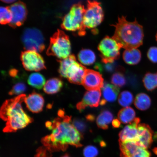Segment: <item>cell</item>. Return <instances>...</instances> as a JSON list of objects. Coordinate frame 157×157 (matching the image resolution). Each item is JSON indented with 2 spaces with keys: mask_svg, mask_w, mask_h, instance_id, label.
Listing matches in <instances>:
<instances>
[{
  "mask_svg": "<svg viewBox=\"0 0 157 157\" xmlns=\"http://www.w3.org/2000/svg\"><path fill=\"white\" fill-rule=\"evenodd\" d=\"M26 86L23 82H19L13 86L12 89L10 91L9 94L10 95H20L26 91Z\"/></svg>",
  "mask_w": 157,
  "mask_h": 157,
  "instance_id": "31",
  "label": "cell"
},
{
  "mask_svg": "<svg viewBox=\"0 0 157 157\" xmlns=\"http://www.w3.org/2000/svg\"><path fill=\"white\" fill-rule=\"evenodd\" d=\"M60 63L59 72L62 77L67 78L70 83L82 84L87 69L76 61L75 56L71 55Z\"/></svg>",
  "mask_w": 157,
  "mask_h": 157,
  "instance_id": "4",
  "label": "cell"
},
{
  "mask_svg": "<svg viewBox=\"0 0 157 157\" xmlns=\"http://www.w3.org/2000/svg\"><path fill=\"white\" fill-rule=\"evenodd\" d=\"M147 56L151 62L154 63H157V48L153 47L149 49Z\"/></svg>",
  "mask_w": 157,
  "mask_h": 157,
  "instance_id": "34",
  "label": "cell"
},
{
  "mask_svg": "<svg viewBox=\"0 0 157 157\" xmlns=\"http://www.w3.org/2000/svg\"><path fill=\"white\" fill-rule=\"evenodd\" d=\"M12 20L11 13L9 7H1L0 22L2 25L9 24Z\"/></svg>",
  "mask_w": 157,
  "mask_h": 157,
  "instance_id": "29",
  "label": "cell"
},
{
  "mask_svg": "<svg viewBox=\"0 0 157 157\" xmlns=\"http://www.w3.org/2000/svg\"><path fill=\"white\" fill-rule=\"evenodd\" d=\"M61 157H71L68 154H66L64 155L63 156H62Z\"/></svg>",
  "mask_w": 157,
  "mask_h": 157,
  "instance_id": "38",
  "label": "cell"
},
{
  "mask_svg": "<svg viewBox=\"0 0 157 157\" xmlns=\"http://www.w3.org/2000/svg\"><path fill=\"white\" fill-rule=\"evenodd\" d=\"M72 123L74 126L81 134H83L87 130V125L83 119H75L72 121Z\"/></svg>",
  "mask_w": 157,
  "mask_h": 157,
  "instance_id": "30",
  "label": "cell"
},
{
  "mask_svg": "<svg viewBox=\"0 0 157 157\" xmlns=\"http://www.w3.org/2000/svg\"><path fill=\"white\" fill-rule=\"evenodd\" d=\"M124 60L127 64L134 65L139 63L141 59V53L137 48L125 50L123 53Z\"/></svg>",
  "mask_w": 157,
  "mask_h": 157,
  "instance_id": "19",
  "label": "cell"
},
{
  "mask_svg": "<svg viewBox=\"0 0 157 157\" xmlns=\"http://www.w3.org/2000/svg\"><path fill=\"white\" fill-rule=\"evenodd\" d=\"M151 101L147 94L142 93L136 96L134 100V105L137 109L141 111H146L150 107Z\"/></svg>",
  "mask_w": 157,
  "mask_h": 157,
  "instance_id": "24",
  "label": "cell"
},
{
  "mask_svg": "<svg viewBox=\"0 0 157 157\" xmlns=\"http://www.w3.org/2000/svg\"><path fill=\"white\" fill-rule=\"evenodd\" d=\"M99 154V151L95 146H88L84 149L83 154L84 157H96Z\"/></svg>",
  "mask_w": 157,
  "mask_h": 157,
  "instance_id": "32",
  "label": "cell"
},
{
  "mask_svg": "<svg viewBox=\"0 0 157 157\" xmlns=\"http://www.w3.org/2000/svg\"><path fill=\"white\" fill-rule=\"evenodd\" d=\"M87 120L90 121H93L95 119V117L93 115H88L86 117Z\"/></svg>",
  "mask_w": 157,
  "mask_h": 157,
  "instance_id": "36",
  "label": "cell"
},
{
  "mask_svg": "<svg viewBox=\"0 0 157 157\" xmlns=\"http://www.w3.org/2000/svg\"><path fill=\"white\" fill-rule=\"evenodd\" d=\"M104 17L103 11L101 4L95 0H88L79 36L85 35L86 29H93L101 24L103 20Z\"/></svg>",
  "mask_w": 157,
  "mask_h": 157,
  "instance_id": "6",
  "label": "cell"
},
{
  "mask_svg": "<svg viewBox=\"0 0 157 157\" xmlns=\"http://www.w3.org/2000/svg\"><path fill=\"white\" fill-rule=\"evenodd\" d=\"M121 157H132L139 146L135 141H119Z\"/></svg>",
  "mask_w": 157,
  "mask_h": 157,
  "instance_id": "18",
  "label": "cell"
},
{
  "mask_svg": "<svg viewBox=\"0 0 157 157\" xmlns=\"http://www.w3.org/2000/svg\"><path fill=\"white\" fill-rule=\"evenodd\" d=\"M121 48L114 39L108 36L102 39L98 46L103 64L113 63L120 56Z\"/></svg>",
  "mask_w": 157,
  "mask_h": 157,
  "instance_id": "8",
  "label": "cell"
},
{
  "mask_svg": "<svg viewBox=\"0 0 157 157\" xmlns=\"http://www.w3.org/2000/svg\"><path fill=\"white\" fill-rule=\"evenodd\" d=\"M24 101L27 109L32 112L37 113L42 111L44 101L40 94L34 92L25 97Z\"/></svg>",
  "mask_w": 157,
  "mask_h": 157,
  "instance_id": "16",
  "label": "cell"
},
{
  "mask_svg": "<svg viewBox=\"0 0 157 157\" xmlns=\"http://www.w3.org/2000/svg\"><path fill=\"white\" fill-rule=\"evenodd\" d=\"M27 82L29 85L33 87L40 90L42 89L46 84V80L42 74L34 73L29 75Z\"/></svg>",
  "mask_w": 157,
  "mask_h": 157,
  "instance_id": "25",
  "label": "cell"
},
{
  "mask_svg": "<svg viewBox=\"0 0 157 157\" xmlns=\"http://www.w3.org/2000/svg\"><path fill=\"white\" fill-rule=\"evenodd\" d=\"M113 26L115 28L112 38L121 48L125 50L137 48L143 44L144 33L143 27L135 20L127 21L126 17H119L118 21Z\"/></svg>",
  "mask_w": 157,
  "mask_h": 157,
  "instance_id": "3",
  "label": "cell"
},
{
  "mask_svg": "<svg viewBox=\"0 0 157 157\" xmlns=\"http://www.w3.org/2000/svg\"><path fill=\"white\" fill-rule=\"evenodd\" d=\"M101 89L103 98L101 100L100 105H105L107 102H113L116 101L119 92L118 87L105 83Z\"/></svg>",
  "mask_w": 157,
  "mask_h": 157,
  "instance_id": "17",
  "label": "cell"
},
{
  "mask_svg": "<svg viewBox=\"0 0 157 157\" xmlns=\"http://www.w3.org/2000/svg\"><path fill=\"white\" fill-rule=\"evenodd\" d=\"M78 60L82 64L90 66L93 64L96 59L95 53L89 49H83L80 51L78 54Z\"/></svg>",
  "mask_w": 157,
  "mask_h": 157,
  "instance_id": "23",
  "label": "cell"
},
{
  "mask_svg": "<svg viewBox=\"0 0 157 157\" xmlns=\"http://www.w3.org/2000/svg\"><path fill=\"white\" fill-rule=\"evenodd\" d=\"M123 71H120L115 72L111 77V83L118 87H123L126 83V79Z\"/></svg>",
  "mask_w": 157,
  "mask_h": 157,
  "instance_id": "28",
  "label": "cell"
},
{
  "mask_svg": "<svg viewBox=\"0 0 157 157\" xmlns=\"http://www.w3.org/2000/svg\"><path fill=\"white\" fill-rule=\"evenodd\" d=\"M71 44L68 36L63 31L58 30L50 39L46 53L49 56H53L64 59L70 56Z\"/></svg>",
  "mask_w": 157,
  "mask_h": 157,
  "instance_id": "5",
  "label": "cell"
},
{
  "mask_svg": "<svg viewBox=\"0 0 157 157\" xmlns=\"http://www.w3.org/2000/svg\"><path fill=\"white\" fill-rule=\"evenodd\" d=\"M151 154L147 149L139 147L132 157H151Z\"/></svg>",
  "mask_w": 157,
  "mask_h": 157,
  "instance_id": "33",
  "label": "cell"
},
{
  "mask_svg": "<svg viewBox=\"0 0 157 157\" xmlns=\"http://www.w3.org/2000/svg\"><path fill=\"white\" fill-rule=\"evenodd\" d=\"M133 100L132 94L131 92L127 91L121 92L118 98L119 105L123 107H128L132 104Z\"/></svg>",
  "mask_w": 157,
  "mask_h": 157,
  "instance_id": "27",
  "label": "cell"
},
{
  "mask_svg": "<svg viewBox=\"0 0 157 157\" xmlns=\"http://www.w3.org/2000/svg\"><path fill=\"white\" fill-rule=\"evenodd\" d=\"M140 121L136 117L132 123L125 126L119 133V141L131 140L137 142L138 139V126Z\"/></svg>",
  "mask_w": 157,
  "mask_h": 157,
  "instance_id": "15",
  "label": "cell"
},
{
  "mask_svg": "<svg viewBox=\"0 0 157 157\" xmlns=\"http://www.w3.org/2000/svg\"><path fill=\"white\" fill-rule=\"evenodd\" d=\"M101 90H90L84 94L82 101L76 105L78 111H82L88 107H97L101 103Z\"/></svg>",
  "mask_w": 157,
  "mask_h": 157,
  "instance_id": "13",
  "label": "cell"
},
{
  "mask_svg": "<svg viewBox=\"0 0 157 157\" xmlns=\"http://www.w3.org/2000/svg\"><path fill=\"white\" fill-rule=\"evenodd\" d=\"M154 151L156 154L157 155V148L154 149Z\"/></svg>",
  "mask_w": 157,
  "mask_h": 157,
  "instance_id": "39",
  "label": "cell"
},
{
  "mask_svg": "<svg viewBox=\"0 0 157 157\" xmlns=\"http://www.w3.org/2000/svg\"><path fill=\"white\" fill-rule=\"evenodd\" d=\"M12 15L10 26L13 28L21 26L26 19L27 9L24 3L21 1L16 2L9 7Z\"/></svg>",
  "mask_w": 157,
  "mask_h": 157,
  "instance_id": "11",
  "label": "cell"
},
{
  "mask_svg": "<svg viewBox=\"0 0 157 157\" xmlns=\"http://www.w3.org/2000/svg\"><path fill=\"white\" fill-rule=\"evenodd\" d=\"M104 84L103 78L99 72L87 69L82 83L86 90L90 91L100 89L103 87Z\"/></svg>",
  "mask_w": 157,
  "mask_h": 157,
  "instance_id": "12",
  "label": "cell"
},
{
  "mask_svg": "<svg viewBox=\"0 0 157 157\" xmlns=\"http://www.w3.org/2000/svg\"><path fill=\"white\" fill-rule=\"evenodd\" d=\"M143 83L146 89L152 91L157 88V72L155 73L148 72L143 78Z\"/></svg>",
  "mask_w": 157,
  "mask_h": 157,
  "instance_id": "26",
  "label": "cell"
},
{
  "mask_svg": "<svg viewBox=\"0 0 157 157\" xmlns=\"http://www.w3.org/2000/svg\"><path fill=\"white\" fill-rule=\"evenodd\" d=\"M136 113L132 108L127 107L121 109L118 113L120 121L123 124L130 123L136 118Z\"/></svg>",
  "mask_w": 157,
  "mask_h": 157,
  "instance_id": "22",
  "label": "cell"
},
{
  "mask_svg": "<svg viewBox=\"0 0 157 157\" xmlns=\"http://www.w3.org/2000/svg\"><path fill=\"white\" fill-rule=\"evenodd\" d=\"M138 139L136 143L139 147L150 148L153 142L154 132L151 128L146 124H139L138 126Z\"/></svg>",
  "mask_w": 157,
  "mask_h": 157,
  "instance_id": "14",
  "label": "cell"
},
{
  "mask_svg": "<svg viewBox=\"0 0 157 157\" xmlns=\"http://www.w3.org/2000/svg\"><path fill=\"white\" fill-rule=\"evenodd\" d=\"M22 41L26 50L41 52L45 49L44 40L42 33L34 28L25 29L22 36Z\"/></svg>",
  "mask_w": 157,
  "mask_h": 157,
  "instance_id": "9",
  "label": "cell"
},
{
  "mask_svg": "<svg viewBox=\"0 0 157 157\" xmlns=\"http://www.w3.org/2000/svg\"><path fill=\"white\" fill-rule=\"evenodd\" d=\"M63 86V82L60 78H54L47 81L44 86L45 93L49 94L58 93Z\"/></svg>",
  "mask_w": 157,
  "mask_h": 157,
  "instance_id": "20",
  "label": "cell"
},
{
  "mask_svg": "<svg viewBox=\"0 0 157 157\" xmlns=\"http://www.w3.org/2000/svg\"><path fill=\"white\" fill-rule=\"evenodd\" d=\"M156 40H157V34L156 35Z\"/></svg>",
  "mask_w": 157,
  "mask_h": 157,
  "instance_id": "40",
  "label": "cell"
},
{
  "mask_svg": "<svg viewBox=\"0 0 157 157\" xmlns=\"http://www.w3.org/2000/svg\"><path fill=\"white\" fill-rule=\"evenodd\" d=\"M121 122L119 119H113L112 121L113 126L114 128H119L121 127Z\"/></svg>",
  "mask_w": 157,
  "mask_h": 157,
  "instance_id": "35",
  "label": "cell"
},
{
  "mask_svg": "<svg viewBox=\"0 0 157 157\" xmlns=\"http://www.w3.org/2000/svg\"><path fill=\"white\" fill-rule=\"evenodd\" d=\"M17 0H1V1L5 3H11L14 2Z\"/></svg>",
  "mask_w": 157,
  "mask_h": 157,
  "instance_id": "37",
  "label": "cell"
},
{
  "mask_svg": "<svg viewBox=\"0 0 157 157\" xmlns=\"http://www.w3.org/2000/svg\"><path fill=\"white\" fill-rule=\"evenodd\" d=\"M113 116L110 111L105 110L101 111L97 119V124L99 128L107 129L109 128V125L113 121Z\"/></svg>",
  "mask_w": 157,
  "mask_h": 157,
  "instance_id": "21",
  "label": "cell"
},
{
  "mask_svg": "<svg viewBox=\"0 0 157 157\" xmlns=\"http://www.w3.org/2000/svg\"><path fill=\"white\" fill-rule=\"evenodd\" d=\"M26 97L25 94H22L6 100L3 103L1 108V117L6 122L4 132H15L33 122V119L25 112L21 105Z\"/></svg>",
  "mask_w": 157,
  "mask_h": 157,
  "instance_id": "2",
  "label": "cell"
},
{
  "mask_svg": "<svg viewBox=\"0 0 157 157\" xmlns=\"http://www.w3.org/2000/svg\"><path fill=\"white\" fill-rule=\"evenodd\" d=\"M85 9L81 3L75 4L72 6L69 12L63 19L62 29L71 32H78V35H80Z\"/></svg>",
  "mask_w": 157,
  "mask_h": 157,
  "instance_id": "7",
  "label": "cell"
},
{
  "mask_svg": "<svg viewBox=\"0 0 157 157\" xmlns=\"http://www.w3.org/2000/svg\"><path fill=\"white\" fill-rule=\"evenodd\" d=\"M58 115L59 117L46 123L52 132L42 139L43 144L52 151H64L69 145L81 147L83 136L74 126L71 117L65 115L62 110L59 111Z\"/></svg>",
  "mask_w": 157,
  "mask_h": 157,
  "instance_id": "1",
  "label": "cell"
},
{
  "mask_svg": "<svg viewBox=\"0 0 157 157\" xmlns=\"http://www.w3.org/2000/svg\"><path fill=\"white\" fill-rule=\"evenodd\" d=\"M21 59L24 68L28 71H38L46 69L44 59L35 51L26 50L22 52Z\"/></svg>",
  "mask_w": 157,
  "mask_h": 157,
  "instance_id": "10",
  "label": "cell"
}]
</instances>
